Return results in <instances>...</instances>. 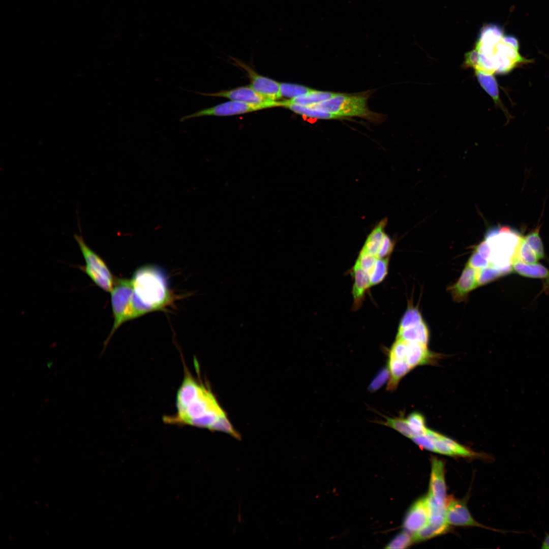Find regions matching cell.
I'll use <instances>...</instances> for the list:
<instances>
[{"instance_id": "cell-1", "label": "cell", "mask_w": 549, "mask_h": 549, "mask_svg": "<svg viewBox=\"0 0 549 549\" xmlns=\"http://www.w3.org/2000/svg\"><path fill=\"white\" fill-rule=\"evenodd\" d=\"M519 49L516 38L506 35L499 25L488 24L480 29L474 47L467 54L475 70L505 74L520 64L531 62L521 55Z\"/></svg>"}, {"instance_id": "cell-2", "label": "cell", "mask_w": 549, "mask_h": 549, "mask_svg": "<svg viewBox=\"0 0 549 549\" xmlns=\"http://www.w3.org/2000/svg\"><path fill=\"white\" fill-rule=\"evenodd\" d=\"M176 413L164 417L165 422L209 429L225 414L211 391L188 369H185L184 378L176 394Z\"/></svg>"}, {"instance_id": "cell-3", "label": "cell", "mask_w": 549, "mask_h": 549, "mask_svg": "<svg viewBox=\"0 0 549 549\" xmlns=\"http://www.w3.org/2000/svg\"><path fill=\"white\" fill-rule=\"evenodd\" d=\"M131 279L133 319L163 310L171 302L172 297L167 276L159 267L142 266L135 271Z\"/></svg>"}, {"instance_id": "cell-4", "label": "cell", "mask_w": 549, "mask_h": 549, "mask_svg": "<svg viewBox=\"0 0 549 549\" xmlns=\"http://www.w3.org/2000/svg\"><path fill=\"white\" fill-rule=\"evenodd\" d=\"M370 95V93L366 92L358 94L338 93L330 99L308 106L332 113L342 119L358 117L374 123L382 122L384 115L372 111L368 107Z\"/></svg>"}, {"instance_id": "cell-5", "label": "cell", "mask_w": 549, "mask_h": 549, "mask_svg": "<svg viewBox=\"0 0 549 549\" xmlns=\"http://www.w3.org/2000/svg\"><path fill=\"white\" fill-rule=\"evenodd\" d=\"M521 235L508 226L491 228L486 232L484 240L490 250V266L501 270L505 274L512 271L511 259Z\"/></svg>"}, {"instance_id": "cell-6", "label": "cell", "mask_w": 549, "mask_h": 549, "mask_svg": "<svg viewBox=\"0 0 549 549\" xmlns=\"http://www.w3.org/2000/svg\"><path fill=\"white\" fill-rule=\"evenodd\" d=\"M110 301L113 317L111 330L104 343L103 353L106 347L118 328L126 321L133 319L132 295L133 286L131 279L119 278L115 280L110 292Z\"/></svg>"}, {"instance_id": "cell-7", "label": "cell", "mask_w": 549, "mask_h": 549, "mask_svg": "<svg viewBox=\"0 0 549 549\" xmlns=\"http://www.w3.org/2000/svg\"><path fill=\"white\" fill-rule=\"evenodd\" d=\"M74 238L78 243L84 260L85 264L79 268L91 281L104 291L111 292L115 282L112 273L105 261L85 242L82 235L75 234Z\"/></svg>"}, {"instance_id": "cell-8", "label": "cell", "mask_w": 549, "mask_h": 549, "mask_svg": "<svg viewBox=\"0 0 549 549\" xmlns=\"http://www.w3.org/2000/svg\"><path fill=\"white\" fill-rule=\"evenodd\" d=\"M282 106V103L277 101L260 104H250L238 101L231 100L213 107L204 108L192 114L187 115L180 118V121L204 116H230L244 114L266 108Z\"/></svg>"}, {"instance_id": "cell-9", "label": "cell", "mask_w": 549, "mask_h": 549, "mask_svg": "<svg viewBox=\"0 0 549 549\" xmlns=\"http://www.w3.org/2000/svg\"><path fill=\"white\" fill-rule=\"evenodd\" d=\"M235 62L247 72L250 80V86L253 89L272 100L276 101L282 97L280 83L258 74L249 66L239 60H235Z\"/></svg>"}, {"instance_id": "cell-10", "label": "cell", "mask_w": 549, "mask_h": 549, "mask_svg": "<svg viewBox=\"0 0 549 549\" xmlns=\"http://www.w3.org/2000/svg\"><path fill=\"white\" fill-rule=\"evenodd\" d=\"M429 520L428 497H423L412 505L403 522L406 531L413 534L423 527Z\"/></svg>"}, {"instance_id": "cell-11", "label": "cell", "mask_w": 549, "mask_h": 549, "mask_svg": "<svg viewBox=\"0 0 549 549\" xmlns=\"http://www.w3.org/2000/svg\"><path fill=\"white\" fill-rule=\"evenodd\" d=\"M431 467L428 496L432 497L438 504L445 506L446 498L444 464L437 458H433Z\"/></svg>"}, {"instance_id": "cell-12", "label": "cell", "mask_w": 549, "mask_h": 549, "mask_svg": "<svg viewBox=\"0 0 549 549\" xmlns=\"http://www.w3.org/2000/svg\"><path fill=\"white\" fill-rule=\"evenodd\" d=\"M195 93L204 96L226 98L231 100L254 104L268 103L275 101L260 95L250 86H241L215 93Z\"/></svg>"}, {"instance_id": "cell-13", "label": "cell", "mask_w": 549, "mask_h": 549, "mask_svg": "<svg viewBox=\"0 0 549 549\" xmlns=\"http://www.w3.org/2000/svg\"><path fill=\"white\" fill-rule=\"evenodd\" d=\"M446 520L448 524L454 526H477L463 502L449 499L445 503Z\"/></svg>"}, {"instance_id": "cell-14", "label": "cell", "mask_w": 549, "mask_h": 549, "mask_svg": "<svg viewBox=\"0 0 549 549\" xmlns=\"http://www.w3.org/2000/svg\"><path fill=\"white\" fill-rule=\"evenodd\" d=\"M476 269L466 265L458 281L449 289L457 301H463L468 294L478 286Z\"/></svg>"}, {"instance_id": "cell-15", "label": "cell", "mask_w": 549, "mask_h": 549, "mask_svg": "<svg viewBox=\"0 0 549 549\" xmlns=\"http://www.w3.org/2000/svg\"><path fill=\"white\" fill-rule=\"evenodd\" d=\"M352 274L354 283L352 293L354 309H357L362 304L367 290L371 286L369 273L361 268L357 261L353 266Z\"/></svg>"}, {"instance_id": "cell-16", "label": "cell", "mask_w": 549, "mask_h": 549, "mask_svg": "<svg viewBox=\"0 0 549 549\" xmlns=\"http://www.w3.org/2000/svg\"><path fill=\"white\" fill-rule=\"evenodd\" d=\"M434 357V355L429 350L427 344L407 342L405 361L412 369L431 362Z\"/></svg>"}, {"instance_id": "cell-17", "label": "cell", "mask_w": 549, "mask_h": 549, "mask_svg": "<svg viewBox=\"0 0 549 549\" xmlns=\"http://www.w3.org/2000/svg\"><path fill=\"white\" fill-rule=\"evenodd\" d=\"M387 219L381 220L368 236L360 251L376 256L385 232Z\"/></svg>"}, {"instance_id": "cell-18", "label": "cell", "mask_w": 549, "mask_h": 549, "mask_svg": "<svg viewBox=\"0 0 549 549\" xmlns=\"http://www.w3.org/2000/svg\"><path fill=\"white\" fill-rule=\"evenodd\" d=\"M388 369L389 379L387 389L392 391L397 387L401 379L412 369L405 360L389 357Z\"/></svg>"}, {"instance_id": "cell-19", "label": "cell", "mask_w": 549, "mask_h": 549, "mask_svg": "<svg viewBox=\"0 0 549 549\" xmlns=\"http://www.w3.org/2000/svg\"><path fill=\"white\" fill-rule=\"evenodd\" d=\"M396 339L409 342L427 344L429 339V332L426 325L423 321L414 326L398 330Z\"/></svg>"}, {"instance_id": "cell-20", "label": "cell", "mask_w": 549, "mask_h": 549, "mask_svg": "<svg viewBox=\"0 0 549 549\" xmlns=\"http://www.w3.org/2000/svg\"><path fill=\"white\" fill-rule=\"evenodd\" d=\"M282 106L289 109L294 113L312 118L321 119H341L340 116L330 113L313 108L309 106H302L281 101Z\"/></svg>"}, {"instance_id": "cell-21", "label": "cell", "mask_w": 549, "mask_h": 549, "mask_svg": "<svg viewBox=\"0 0 549 549\" xmlns=\"http://www.w3.org/2000/svg\"><path fill=\"white\" fill-rule=\"evenodd\" d=\"M513 270L518 274L530 278H545L549 280V270L539 264H530L519 261L511 262Z\"/></svg>"}, {"instance_id": "cell-22", "label": "cell", "mask_w": 549, "mask_h": 549, "mask_svg": "<svg viewBox=\"0 0 549 549\" xmlns=\"http://www.w3.org/2000/svg\"><path fill=\"white\" fill-rule=\"evenodd\" d=\"M338 94L332 92L318 90L314 89L307 94L286 100V101L290 103L308 106L327 101L334 97Z\"/></svg>"}, {"instance_id": "cell-23", "label": "cell", "mask_w": 549, "mask_h": 549, "mask_svg": "<svg viewBox=\"0 0 549 549\" xmlns=\"http://www.w3.org/2000/svg\"><path fill=\"white\" fill-rule=\"evenodd\" d=\"M475 75L481 86L493 98L496 104L504 110V106L499 98L497 82L494 76L479 70H475Z\"/></svg>"}, {"instance_id": "cell-24", "label": "cell", "mask_w": 549, "mask_h": 549, "mask_svg": "<svg viewBox=\"0 0 549 549\" xmlns=\"http://www.w3.org/2000/svg\"><path fill=\"white\" fill-rule=\"evenodd\" d=\"M449 529L448 524L446 523H428L421 529L412 535L414 541H424L432 537L443 534Z\"/></svg>"}, {"instance_id": "cell-25", "label": "cell", "mask_w": 549, "mask_h": 549, "mask_svg": "<svg viewBox=\"0 0 549 549\" xmlns=\"http://www.w3.org/2000/svg\"><path fill=\"white\" fill-rule=\"evenodd\" d=\"M513 261H519L529 264H534L537 262L536 255L529 245L524 236H521L515 249L511 262Z\"/></svg>"}, {"instance_id": "cell-26", "label": "cell", "mask_w": 549, "mask_h": 549, "mask_svg": "<svg viewBox=\"0 0 549 549\" xmlns=\"http://www.w3.org/2000/svg\"><path fill=\"white\" fill-rule=\"evenodd\" d=\"M389 257L377 258L369 273L371 286L377 285L382 282L388 273Z\"/></svg>"}, {"instance_id": "cell-27", "label": "cell", "mask_w": 549, "mask_h": 549, "mask_svg": "<svg viewBox=\"0 0 549 549\" xmlns=\"http://www.w3.org/2000/svg\"><path fill=\"white\" fill-rule=\"evenodd\" d=\"M383 424L391 428L398 431L403 435L412 438L415 434L410 428L407 419L403 417H397L394 418L386 417L385 421H382Z\"/></svg>"}, {"instance_id": "cell-28", "label": "cell", "mask_w": 549, "mask_h": 549, "mask_svg": "<svg viewBox=\"0 0 549 549\" xmlns=\"http://www.w3.org/2000/svg\"><path fill=\"white\" fill-rule=\"evenodd\" d=\"M280 88L282 97L291 99L307 94L314 89L302 85L290 83H280Z\"/></svg>"}, {"instance_id": "cell-29", "label": "cell", "mask_w": 549, "mask_h": 549, "mask_svg": "<svg viewBox=\"0 0 549 549\" xmlns=\"http://www.w3.org/2000/svg\"><path fill=\"white\" fill-rule=\"evenodd\" d=\"M423 321L419 310L416 308L410 307L403 316L399 323L398 330L414 326Z\"/></svg>"}, {"instance_id": "cell-30", "label": "cell", "mask_w": 549, "mask_h": 549, "mask_svg": "<svg viewBox=\"0 0 549 549\" xmlns=\"http://www.w3.org/2000/svg\"><path fill=\"white\" fill-rule=\"evenodd\" d=\"M505 275L501 270L491 266L476 269L478 285H484L495 279Z\"/></svg>"}, {"instance_id": "cell-31", "label": "cell", "mask_w": 549, "mask_h": 549, "mask_svg": "<svg viewBox=\"0 0 549 549\" xmlns=\"http://www.w3.org/2000/svg\"><path fill=\"white\" fill-rule=\"evenodd\" d=\"M212 431H220L227 433L237 439H240V434L234 429L227 417L226 414L220 416L210 426Z\"/></svg>"}, {"instance_id": "cell-32", "label": "cell", "mask_w": 549, "mask_h": 549, "mask_svg": "<svg viewBox=\"0 0 549 549\" xmlns=\"http://www.w3.org/2000/svg\"><path fill=\"white\" fill-rule=\"evenodd\" d=\"M539 229H536L524 237L537 258L542 259L544 257V254L542 242L539 234Z\"/></svg>"}, {"instance_id": "cell-33", "label": "cell", "mask_w": 549, "mask_h": 549, "mask_svg": "<svg viewBox=\"0 0 549 549\" xmlns=\"http://www.w3.org/2000/svg\"><path fill=\"white\" fill-rule=\"evenodd\" d=\"M406 419L415 436L424 434L426 431L424 418L420 413L413 412Z\"/></svg>"}, {"instance_id": "cell-34", "label": "cell", "mask_w": 549, "mask_h": 549, "mask_svg": "<svg viewBox=\"0 0 549 549\" xmlns=\"http://www.w3.org/2000/svg\"><path fill=\"white\" fill-rule=\"evenodd\" d=\"M414 542L412 536L407 531L396 535L387 545L386 548H405Z\"/></svg>"}, {"instance_id": "cell-35", "label": "cell", "mask_w": 549, "mask_h": 549, "mask_svg": "<svg viewBox=\"0 0 549 549\" xmlns=\"http://www.w3.org/2000/svg\"><path fill=\"white\" fill-rule=\"evenodd\" d=\"M407 350V342L396 339L390 349L389 357L405 360Z\"/></svg>"}, {"instance_id": "cell-36", "label": "cell", "mask_w": 549, "mask_h": 549, "mask_svg": "<svg viewBox=\"0 0 549 549\" xmlns=\"http://www.w3.org/2000/svg\"><path fill=\"white\" fill-rule=\"evenodd\" d=\"M441 438L452 451L453 455H456L464 456H471L473 455L474 453L473 452L455 441L442 435H441Z\"/></svg>"}, {"instance_id": "cell-37", "label": "cell", "mask_w": 549, "mask_h": 549, "mask_svg": "<svg viewBox=\"0 0 549 549\" xmlns=\"http://www.w3.org/2000/svg\"><path fill=\"white\" fill-rule=\"evenodd\" d=\"M377 258V257L375 255L360 251L356 261L361 268L369 274L376 262Z\"/></svg>"}, {"instance_id": "cell-38", "label": "cell", "mask_w": 549, "mask_h": 549, "mask_svg": "<svg viewBox=\"0 0 549 549\" xmlns=\"http://www.w3.org/2000/svg\"><path fill=\"white\" fill-rule=\"evenodd\" d=\"M394 243L390 237L384 234L381 246L376 255L377 258H386L389 256L394 248Z\"/></svg>"}, {"instance_id": "cell-39", "label": "cell", "mask_w": 549, "mask_h": 549, "mask_svg": "<svg viewBox=\"0 0 549 549\" xmlns=\"http://www.w3.org/2000/svg\"><path fill=\"white\" fill-rule=\"evenodd\" d=\"M467 265L475 269H480L490 266V262L475 250L469 258Z\"/></svg>"}, {"instance_id": "cell-40", "label": "cell", "mask_w": 549, "mask_h": 549, "mask_svg": "<svg viewBox=\"0 0 549 549\" xmlns=\"http://www.w3.org/2000/svg\"><path fill=\"white\" fill-rule=\"evenodd\" d=\"M412 439L420 447L435 452L434 441L425 434L415 436Z\"/></svg>"}, {"instance_id": "cell-41", "label": "cell", "mask_w": 549, "mask_h": 549, "mask_svg": "<svg viewBox=\"0 0 549 549\" xmlns=\"http://www.w3.org/2000/svg\"><path fill=\"white\" fill-rule=\"evenodd\" d=\"M389 376L388 368L383 369L376 376L372 382L370 386L371 391H376L379 389L386 382Z\"/></svg>"}, {"instance_id": "cell-42", "label": "cell", "mask_w": 549, "mask_h": 549, "mask_svg": "<svg viewBox=\"0 0 549 549\" xmlns=\"http://www.w3.org/2000/svg\"><path fill=\"white\" fill-rule=\"evenodd\" d=\"M541 548L549 549V533L545 532V536L541 543Z\"/></svg>"}]
</instances>
